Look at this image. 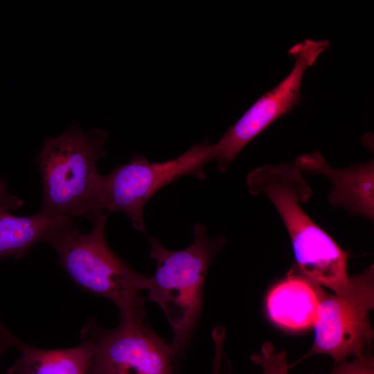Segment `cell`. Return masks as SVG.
Wrapping results in <instances>:
<instances>
[{"mask_svg": "<svg viewBox=\"0 0 374 374\" xmlns=\"http://www.w3.org/2000/svg\"><path fill=\"white\" fill-rule=\"evenodd\" d=\"M351 279L350 287L341 294L323 292L312 326L313 344L308 353L290 364V369L316 355H328L337 364L368 350L374 336L370 321L374 308L373 265Z\"/></svg>", "mask_w": 374, "mask_h": 374, "instance_id": "cell-6", "label": "cell"}, {"mask_svg": "<svg viewBox=\"0 0 374 374\" xmlns=\"http://www.w3.org/2000/svg\"><path fill=\"white\" fill-rule=\"evenodd\" d=\"M328 40L305 39L293 45L288 55L294 58L290 73L274 88L258 98L242 116L223 135L218 143L211 145L212 160L224 172L240 151L278 118L287 114L300 103V89L303 74L319 55L329 48Z\"/></svg>", "mask_w": 374, "mask_h": 374, "instance_id": "cell-7", "label": "cell"}, {"mask_svg": "<svg viewBox=\"0 0 374 374\" xmlns=\"http://www.w3.org/2000/svg\"><path fill=\"white\" fill-rule=\"evenodd\" d=\"M24 202L10 194L6 180L0 177V258H20L31 247L44 242L48 233L58 223L65 220L35 215L19 217L10 213L18 209Z\"/></svg>", "mask_w": 374, "mask_h": 374, "instance_id": "cell-11", "label": "cell"}, {"mask_svg": "<svg viewBox=\"0 0 374 374\" xmlns=\"http://www.w3.org/2000/svg\"><path fill=\"white\" fill-rule=\"evenodd\" d=\"M107 133L93 127L86 132L71 125L61 135L48 138L39 154L42 183L39 213L54 219H95L100 213L98 195L101 175L97 161L106 154Z\"/></svg>", "mask_w": 374, "mask_h": 374, "instance_id": "cell-3", "label": "cell"}, {"mask_svg": "<svg viewBox=\"0 0 374 374\" xmlns=\"http://www.w3.org/2000/svg\"><path fill=\"white\" fill-rule=\"evenodd\" d=\"M294 165L300 170L327 177L332 183L328 199L335 208H344L371 220L374 217L373 160L345 168L330 166L316 150L298 157Z\"/></svg>", "mask_w": 374, "mask_h": 374, "instance_id": "cell-9", "label": "cell"}, {"mask_svg": "<svg viewBox=\"0 0 374 374\" xmlns=\"http://www.w3.org/2000/svg\"><path fill=\"white\" fill-rule=\"evenodd\" d=\"M13 334L0 322V359L6 351L12 346Z\"/></svg>", "mask_w": 374, "mask_h": 374, "instance_id": "cell-16", "label": "cell"}, {"mask_svg": "<svg viewBox=\"0 0 374 374\" xmlns=\"http://www.w3.org/2000/svg\"><path fill=\"white\" fill-rule=\"evenodd\" d=\"M253 363L260 366L261 374H288L290 364L285 351H276L272 344L264 343L260 353L251 356Z\"/></svg>", "mask_w": 374, "mask_h": 374, "instance_id": "cell-13", "label": "cell"}, {"mask_svg": "<svg viewBox=\"0 0 374 374\" xmlns=\"http://www.w3.org/2000/svg\"><path fill=\"white\" fill-rule=\"evenodd\" d=\"M108 215L100 213L91 231L82 233L71 220L56 224L44 242L57 252L59 264L78 286L112 301L120 312V323H142L148 276L133 269L107 244L105 227Z\"/></svg>", "mask_w": 374, "mask_h": 374, "instance_id": "cell-2", "label": "cell"}, {"mask_svg": "<svg viewBox=\"0 0 374 374\" xmlns=\"http://www.w3.org/2000/svg\"><path fill=\"white\" fill-rule=\"evenodd\" d=\"M323 291L294 265L285 278L268 292L267 314L272 323L283 329L306 330L313 326Z\"/></svg>", "mask_w": 374, "mask_h": 374, "instance_id": "cell-10", "label": "cell"}, {"mask_svg": "<svg viewBox=\"0 0 374 374\" xmlns=\"http://www.w3.org/2000/svg\"><path fill=\"white\" fill-rule=\"evenodd\" d=\"M81 339L94 346L88 374H174L175 356L170 345L143 322L103 330L90 319Z\"/></svg>", "mask_w": 374, "mask_h": 374, "instance_id": "cell-8", "label": "cell"}, {"mask_svg": "<svg viewBox=\"0 0 374 374\" xmlns=\"http://www.w3.org/2000/svg\"><path fill=\"white\" fill-rule=\"evenodd\" d=\"M249 192L265 195L275 206L290 238L296 267L304 276L334 294L350 283L348 253L308 216L301 206L312 195L301 170L291 163L265 165L247 175Z\"/></svg>", "mask_w": 374, "mask_h": 374, "instance_id": "cell-1", "label": "cell"}, {"mask_svg": "<svg viewBox=\"0 0 374 374\" xmlns=\"http://www.w3.org/2000/svg\"><path fill=\"white\" fill-rule=\"evenodd\" d=\"M210 145L197 143L179 157L164 162H151L136 155L110 173L101 175L98 210L109 214L123 211L132 226L143 233V208L161 188L186 175L204 179V166L212 161Z\"/></svg>", "mask_w": 374, "mask_h": 374, "instance_id": "cell-5", "label": "cell"}, {"mask_svg": "<svg viewBox=\"0 0 374 374\" xmlns=\"http://www.w3.org/2000/svg\"><path fill=\"white\" fill-rule=\"evenodd\" d=\"M78 346L43 349L27 344L12 336V346L20 357L6 374H88L94 355L93 344L82 339Z\"/></svg>", "mask_w": 374, "mask_h": 374, "instance_id": "cell-12", "label": "cell"}, {"mask_svg": "<svg viewBox=\"0 0 374 374\" xmlns=\"http://www.w3.org/2000/svg\"><path fill=\"white\" fill-rule=\"evenodd\" d=\"M213 339L215 344V356L212 374H222V355L224 338L222 336L218 335L215 336Z\"/></svg>", "mask_w": 374, "mask_h": 374, "instance_id": "cell-15", "label": "cell"}, {"mask_svg": "<svg viewBox=\"0 0 374 374\" xmlns=\"http://www.w3.org/2000/svg\"><path fill=\"white\" fill-rule=\"evenodd\" d=\"M328 374H374V359L369 350L354 359L343 360Z\"/></svg>", "mask_w": 374, "mask_h": 374, "instance_id": "cell-14", "label": "cell"}, {"mask_svg": "<svg viewBox=\"0 0 374 374\" xmlns=\"http://www.w3.org/2000/svg\"><path fill=\"white\" fill-rule=\"evenodd\" d=\"M193 233V244L179 251L166 249L148 235L150 256L156 260L157 269L148 278L145 290L148 300L159 305L171 326L173 339L169 345L175 356L185 347L196 325L207 270L225 243L223 238H209L199 223Z\"/></svg>", "mask_w": 374, "mask_h": 374, "instance_id": "cell-4", "label": "cell"}]
</instances>
